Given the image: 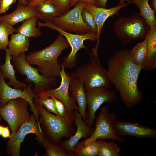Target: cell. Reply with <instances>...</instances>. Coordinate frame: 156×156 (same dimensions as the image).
Returning <instances> with one entry per match:
<instances>
[{
	"label": "cell",
	"mask_w": 156,
	"mask_h": 156,
	"mask_svg": "<svg viewBox=\"0 0 156 156\" xmlns=\"http://www.w3.org/2000/svg\"><path fill=\"white\" fill-rule=\"evenodd\" d=\"M107 65L109 80L125 106L131 108L140 103L143 97L137 82L143 67L133 62L130 50L122 49L115 52L108 59Z\"/></svg>",
	"instance_id": "cell-1"
},
{
	"label": "cell",
	"mask_w": 156,
	"mask_h": 156,
	"mask_svg": "<svg viewBox=\"0 0 156 156\" xmlns=\"http://www.w3.org/2000/svg\"><path fill=\"white\" fill-rule=\"evenodd\" d=\"M69 46L65 38L60 34L51 44L41 50L29 53L26 59L30 65L37 66L38 72L45 77L60 76L62 65L58 58Z\"/></svg>",
	"instance_id": "cell-2"
},
{
	"label": "cell",
	"mask_w": 156,
	"mask_h": 156,
	"mask_svg": "<svg viewBox=\"0 0 156 156\" xmlns=\"http://www.w3.org/2000/svg\"><path fill=\"white\" fill-rule=\"evenodd\" d=\"M34 103L39 114V122L45 139L53 144L60 146L62 139L69 138L75 133L74 124L60 118L47 111L35 98Z\"/></svg>",
	"instance_id": "cell-3"
},
{
	"label": "cell",
	"mask_w": 156,
	"mask_h": 156,
	"mask_svg": "<svg viewBox=\"0 0 156 156\" xmlns=\"http://www.w3.org/2000/svg\"><path fill=\"white\" fill-rule=\"evenodd\" d=\"M151 28L139 13L128 17H122L114 23L113 32L124 46L132 41L144 39Z\"/></svg>",
	"instance_id": "cell-4"
},
{
	"label": "cell",
	"mask_w": 156,
	"mask_h": 156,
	"mask_svg": "<svg viewBox=\"0 0 156 156\" xmlns=\"http://www.w3.org/2000/svg\"><path fill=\"white\" fill-rule=\"evenodd\" d=\"M90 61L78 68L71 75L84 83L85 91L96 88L112 87L107 70L102 66L98 57L92 58Z\"/></svg>",
	"instance_id": "cell-5"
},
{
	"label": "cell",
	"mask_w": 156,
	"mask_h": 156,
	"mask_svg": "<svg viewBox=\"0 0 156 156\" xmlns=\"http://www.w3.org/2000/svg\"><path fill=\"white\" fill-rule=\"evenodd\" d=\"M44 23L39 21L38 27H46L51 29L55 30L62 35L66 39L71 50L70 53L64 58L61 64L64 69L68 68L70 69L75 66L77 63V53L81 49H87L83 43L86 40L89 39L92 42L97 40V34L92 31L82 34H73L65 31L49 21H45Z\"/></svg>",
	"instance_id": "cell-6"
},
{
	"label": "cell",
	"mask_w": 156,
	"mask_h": 156,
	"mask_svg": "<svg viewBox=\"0 0 156 156\" xmlns=\"http://www.w3.org/2000/svg\"><path fill=\"white\" fill-rule=\"evenodd\" d=\"M26 55L23 53L18 56L12 57L11 59L16 69L23 75H25L26 81H31L35 86L32 91L35 94L54 89L57 81L55 77L48 78L38 73L37 68L31 66L26 59Z\"/></svg>",
	"instance_id": "cell-7"
},
{
	"label": "cell",
	"mask_w": 156,
	"mask_h": 156,
	"mask_svg": "<svg viewBox=\"0 0 156 156\" xmlns=\"http://www.w3.org/2000/svg\"><path fill=\"white\" fill-rule=\"evenodd\" d=\"M116 117L115 113L110 112L106 106L102 107L99 115L96 118L94 130L89 137L83 140L84 144L98 139L124 142L125 138L117 135L114 130V125Z\"/></svg>",
	"instance_id": "cell-8"
},
{
	"label": "cell",
	"mask_w": 156,
	"mask_h": 156,
	"mask_svg": "<svg viewBox=\"0 0 156 156\" xmlns=\"http://www.w3.org/2000/svg\"><path fill=\"white\" fill-rule=\"evenodd\" d=\"M29 133L35 134L38 143L41 145L44 136L34 114L30 115L29 119L20 126L18 131L10 134L6 142V152L7 155L20 156L21 144L26 136Z\"/></svg>",
	"instance_id": "cell-9"
},
{
	"label": "cell",
	"mask_w": 156,
	"mask_h": 156,
	"mask_svg": "<svg viewBox=\"0 0 156 156\" xmlns=\"http://www.w3.org/2000/svg\"><path fill=\"white\" fill-rule=\"evenodd\" d=\"M28 104L24 99L18 98L10 100L4 106L0 107V115L8 125L11 134L16 132L21 124L29 119Z\"/></svg>",
	"instance_id": "cell-10"
},
{
	"label": "cell",
	"mask_w": 156,
	"mask_h": 156,
	"mask_svg": "<svg viewBox=\"0 0 156 156\" xmlns=\"http://www.w3.org/2000/svg\"><path fill=\"white\" fill-rule=\"evenodd\" d=\"M85 4L84 2H78L73 8L56 17L51 22L68 32L82 34L91 31L82 17V12Z\"/></svg>",
	"instance_id": "cell-11"
},
{
	"label": "cell",
	"mask_w": 156,
	"mask_h": 156,
	"mask_svg": "<svg viewBox=\"0 0 156 156\" xmlns=\"http://www.w3.org/2000/svg\"><path fill=\"white\" fill-rule=\"evenodd\" d=\"M28 84L27 86L22 90V88H13L5 83L2 72L0 70V106L5 105L10 100L16 98H21L28 103L31 112L35 116L36 120L40 126L39 122V114L33 102L34 98L36 99L38 96L32 91V87L33 82L26 81Z\"/></svg>",
	"instance_id": "cell-12"
},
{
	"label": "cell",
	"mask_w": 156,
	"mask_h": 156,
	"mask_svg": "<svg viewBox=\"0 0 156 156\" xmlns=\"http://www.w3.org/2000/svg\"><path fill=\"white\" fill-rule=\"evenodd\" d=\"M88 109L85 113V122L93 126L96 118L95 113L102 105L105 102L113 103L116 101V92L108 90L107 88H96L86 92Z\"/></svg>",
	"instance_id": "cell-13"
},
{
	"label": "cell",
	"mask_w": 156,
	"mask_h": 156,
	"mask_svg": "<svg viewBox=\"0 0 156 156\" xmlns=\"http://www.w3.org/2000/svg\"><path fill=\"white\" fill-rule=\"evenodd\" d=\"M62 65L60 76L61 82L59 86L55 89L49 90L36 94L38 96L53 97L60 101L64 104L68 111L74 115L75 112H79V107L76 102L70 97L69 87L72 78L69 73H66Z\"/></svg>",
	"instance_id": "cell-14"
},
{
	"label": "cell",
	"mask_w": 156,
	"mask_h": 156,
	"mask_svg": "<svg viewBox=\"0 0 156 156\" xmlns=\"http://www.w3.org/2000/svg\"><path fill=\"white\" fill-rule=\"evenodd\" d=\"M114 130L118 136H129L139 139H153L156 137V129L137 123L116 121Z\"/></svg>",
	"instance_id": "cell-15"
},
{
	"label": "cell",
	"mask_w": 156,
	"mask_h": 156,
	"mask_svg": "<svg viewBox=\"0 0 156 156\" xmlns=\"http://www.w3.org/2000/svg\"><path fill=\"white\" fill-rule=\"evenodd\" d=\"M73 122L77 129L75 134L68 139L62 141L60 146L68 156H74V149L80 140H86L90 137L94 128L88 125L82 119L81 115L78 112H75Z\"/></svg>",
	"instance_id": "cell-16"
},
{
	"label": "cell",
	"mask_w": 156,
	"mask_h": 156,
	"mask_svg": "<svg viewBox=\"0 0 156 156\" xmlns=\"http://www.w3.org/2000/svg\"><path fill=\"white\" fill-rule=\"evenodd\" d=\"M131 3L128 2L124 5H118L115 7L107 9L98 7L88 3H85L84 8L90 12L93 16L97 28V44L92 49L94 55H98L97 51L99 42L100 36L103 25L106 20L117 13V12L123 7Z\"/></svg>",
	"instance_id": "cell-17"
},
{
	"label": "cell",
	"mask_w": 156,
	"mask_h": 156,
	"mask_svg": "<svg viewBox=\"0 0 156 156\" xmlns=\"http://www.w3.org/2000/svg\"><path fill=\"white\" fill-rule=\"evenodd\" d=\"M39 16L36 6L18 3L13 12L0 16V21L13 26L31 18L37 17L38 18Z\"/></svg>",
	"instance_id": "cell-18"
},
{
	"label": "cell",
	"mask_w": 156,
	"mask_h": 156,
	"mask_svg": "<svg viewBox=\"0 0 156 156\" xmlns=\"http://www.w3.org/2000/svg\"><path fill=\"white\" fill-rule=\"evenodd\" d=\"M69 91L70 97L77 103L79 112L81 115L83 121L85 122V113L87 103L84 83L78 79L72 77L70 82Z\"/></svg>",
	"instance_id": "cell-19"
},
{
	"label": "cell",
	"mask_w": 156,
	"mask_h": 156,
	"mask_svg": "<svg viewBox=\"0 0 156 156\" xmlns=\"http://www.w3.org/2000/svg\"><path fill=\"white\" fill-rule=\"evenodd\" d=\"M146 37L147 55L142 66L143 69L148 72L156 68V26L150 28Z\"/></svg>",
	"instance_id": "cell-20"
},
{
	"label": "cell",
	"mask_w": 156,
	"mask_h": 156,
	"mask_svg": "<svg viewBox=\"0 0 156 156\" xmlns=\"http://www.w3.org/2000/svg\"><path fill=\"white\" fill-rule=\"evenodd\" d=\"M5 59L4 63L0 65V70H1L3 78L8 79L9 81L7 84L13 86L16 89L23 88L26 87L27 84L23 82L18 81L15 77V71L14 70V66L11 63L12 57L10 51L7 48L5 50Z\"/></svg>",
	"instance_id": "cell-21"
},
{
	"label": "cell",
	"mask_w": 156,
	"mask_h": 156,
	"mask_svg": "<svg viewBox=\"0 0 156 156\" xmlns=\"http://www.w3.org/2000/svg\"><path fill=\"white\" fill-rule=\"evenodd\" d=\"M40 16L38 19L50 22L62 14L59 7L53 1L48 0L36 6Z\"/></svg>",
	"instance_id": "cell-22"
},
{
	"label": "cell",
	"mask_w": 156,
	"mask_h": 156,
	"mask_svg": "<svg viewBox=\"0 0 156 156\" xmlns=\"http://www.w3.org/2000/svg\"><path fill=\"white\" fill-rule=\"evenodd\" d=\"M30 45L29 38L19 33L11 34L8 49L12 57L27 51Z\"/></svg>",
	"instance_id": "cell-23"
},
{
	"label": "cell",
	"mask_w": 156,
	"mask_h": 156,
	"mask_svg": "<svg viewBox=\"0 0 156 156\" xmlns=\"http://www.w3.org/2000/svg\"><path fill=\"white\" fill-rule=\"evenodd\" d=\"M149 1L133 0V2L139 8L140 14L151 28L156 26V12L149 5Z\"/></svg>",
	"instance_id": "cell-24"
},
{
	"label": "cell",
	"mask_w": 156,
	"mask_h": 156,
	"mask_svg": "<svg viewBox=\"0 0 156 156\" xmlns=\"http://www.w3.org/2000/svg\"><path fill=\"white\" fill-rule=\"evenodd\" d=\"M38 18L34 17L23 21L17 29L16 32L20 33L28 38L31 37H39L42 34L40 27H36V22Z\"/></svg>",
	"instance_id": "cell-25"
},
{
	"label": "cell",
	"mask_w": 156,
	"mask_h": 156,
	"mask_svg": "<svg viewBox=\"0 0 156 156\" xmlns=\"http://www.w3.org/2000/svg\"><path fill=\"white\" fill-rule=\"evenodd\" d=\"M98 146L97 156H120V148L115 141L107 142L105 140H96Z\"/></svg>",
	"instance_id": "cell-26"
},
{
	"label": "cell",
	"mask_w": 156,
	"mask_h": 156,
	"mask_svg": "<svg viewBox=\"0 0 156 156\" xmlns=\"http://www.w3.org/2000/svg\"><path fill=\"white\" fill-rule=\"evenodd\" d=\"M130 51L133 62L137 65L142 66L147 55L146 37L142 41L136 44Z\"/></svg>",
	"instance_id": "cell-27"
},
{
	"label": "cell",
	"mask_w": 156,
	"mask_h": 156,
	"mask_svg": "<svg viewBox=\"0 0 156 156\" xmlns=\"http://www.w3.org/2000/svg\"><path fill=\"white\" fill-rule=\"evenodd\" d=\"M98 144L96 140L84 144L83 140L79 142L74 149V156H97Z\"/></svg>",
	"instance_id": "cell-28"
},
{
	"label": "cell",
	"mask_w": 156,
	"mask_h": 156,
	"mask_svg": "<svg viewBox=\"0 0 156 156\" xmlns=\"http://www.w3.org/2000/svg\"><path fill=\"white\" fill-rule=\"evenodd\" d=\"M17 29L4 22L0 21V50H5L7 48L10 35L16 32Z\"/></svg>",
	"instance_id": "cell-29"
},
{
	"label": "cell",
	"mask_w": 156,
	"mask_h": 156,
	"mask_svg": "<svg viewBox=\"0 0 156 156\" xmlns=\"http://www.w3.org/2000/svg\"><path fill=\"white\" fill-rule=\"evenodd\" d=\"M41 145L46 151L44 156H68L60 146L49 142L45 139Z\"/></svg>",
	"instance_id": "cell-30"
},
{
	"label": "cell",
	"mask_w": 156,
	"mask_h": 156,
	"mask_svg": "<svg viewBox=\"0 0 156 156\" xmlns=\"http://www.w3.org/2000/svg\"><path fill=\"white\" fill-rule=\"evenodd\" d=\"M57 116L60 118L66 121L73 122L74 116L71 114L67 110L63 103L59 99L54 98Z\"/></svg>",
	"instance_id": "cell-31"
},
{
	"label": "cell",
	"mask_w": 156,
	"mask_h": 156,
	"mask_svg": "<svg viewBox=\"0 0 156 156\" xmlns=\"http://www.w3.org/2000/svg\"><path fill=\"white\" fill-rule=\"evenodd\" d=\"M39 103L43 106H44L48 112L57 115L54 97L40 96H38L36 99Z\"/></svg>",
	"instance_id": "cell-32"
},
{
	"label": "cell",
	"mask_w": 156,
	"mask_h": 156,
	"mask_svg": "<svg viewBox=\"0 0 156 156\" xmlns=\"http://www.w3.org/2000/svg\"><path fill=\"white\" fill-rule=\"evenodd\" d=\"M82 15L84 22L91 31L97 34V26L94 17L92 14L84 8L82 11Z\"/></svg>",
	"instance_id": "cell-33"
},
{
	"label": "cell",
	"mask_w": 156,
	"mask_h": 156,
	"mask_svg": "<svg viewBox=\"0 0 156 156\" xmlns=\"http://www.w3.org/2000/svg\"><path fill=\"white\" fill-rule=\"evenodd\" d=\"M53 1L59 7L62 14L70 10V4L71 0H51Z\"/></svg>",
	"instance_id": "cell-34"
},
{
	"label": "cell",
	"mask_w": 156,
	"mask_h": 156,
	"mask_svg": "<svg viewBox=\"0 0 156 156\" xmlns=\"http://www.w3.org/2000/svg\"><path fill=\"white\" fill-rule=\"evenodd\" d=\"M16 0H2L0 6V15L5 13L10 6L16 2Z\"/></svg>",
	"instance_id": "cell-35"
},
{
	"label": "cell",
	"mask_w": 156,
	"mask_h": 156,
	"mask_svg": "<svg viewBox=\"0 0 156 156\" xmlns=\"http://www.w3.org/2000/svg\"><path fill=\"white\" fill-rule=\"evenodd\" d=\"M107 0H96L95 6L98 7L106 8V4ZM127 1L128 2L132 3L133 0H119V4L121 5H124L126 4L124 1Z\"/></svg>",
	"instance_id": "cell-36"
},
{
	"label": "cell",
	"mask_w": 156,
	"mask_h": 156,
	"mask_svg": "<svg viewBox=\"0 0 156 156\" xmlns=\"http://www.w3.org/2000/svg\"><path fill=\"white\" fill-rule=\"evenodd\" d=\"M96 0H71L70 4V7H72L75 5L79 1H82L85 3H88L94 5H95Z\"/></svg>",
	"instance_id": "cell-37"
},
{
	"label": "cell",
	"mask_w": 156,
	"mask_h": 156,
	"mask_svg": "<svg viewBox=\"0 0 156 156\" xmlns=\"http://www.w3.org/2000/svg\"><path fill=\"white\" fill-rule=\"evenodd\" d=\"M9 127H2L1 136L3 138H9L10 136Z\"/></svg>",
	"instance_id": "cell-38"
},
{
	"label": "cell",
	"mask_w": 156,
	"mask_h": 156,
	"mask_svg": "<svg viewBox=\"0 0 156 156\" xmlns=\"http://www.w3.org/2000/svg\"><path fill=\"white\" fill-rule=\"evenodd\" d=\"M48 0H31L29 4V5L36 6L43 2Z\"/></svg>",
	"instance_id": "cell-39"
},
{
	"label": "cell",
	"mask_w": 156,
	"mask_h": 156,
	"mask_svg": "<svg viewBox=\"0 0 156 156\" xmlns=\"http://www.w3.org/2000/svg\"><path fill=\"white\" fill-rule=\"evenodd\" d=\"M18 3L21 4L27 5H28L31 0H17Z\"/></svg>",
	"instance_id": "cell-40"
},
{
	"label": "cell",
	"mask_w": 156,
	"mask_h": 156,
	"mask_svg": "<svg viewBox=\"0 0 156 156\" xmlns=\"http://www.w3.org/2000/svg\"><path fill=\"white\" fill-rule=\"evenodd\" d=\"M151 7L156 12V0H151Z\"/></svg>",
	"instance_id": "cell-41"
},
{
	"label": "cell",
	"mask_w": 156,
	"mask_h": 156,
	"mask_svg": "<svg viewBox=\"0 0 156 156\" xmlns=\"http://www.w3.org/2000/svg\"><path fill=\"white\" fill-rule=\"evenodd\" d=\"M2 127L3 126L0 125V136L1 135Z\"/></svg>",
	"instance_id": "cell-42"
},
{
	"label": "cell",
	"mask_w": 156,
	"mask_h": 156,
	"mask_svg": "<svg viewBox=\"0 0 156 156\" xmlns=\"http://www.w3.org/2000/svg\"><path fill=\"white\" fill-rule=\"evenodd\" d=\"M2 118L0 115V122H1V121H2Z\"/></svg>",
	"instance_id": "cell-43"
},
{
	"label": "cell",
	"mask_w": 156,
	"mask_h": 156,
	"mask_svg": "<svg viewBox=\"0 0 156 156\" xmlns=\"http://www.w3.org/2000/svg\"><path fill=\"white\" fill-rule=\"evenodd\" d=\"M1 1H2V0H0V6L1 4Z\"/></svg>",
	"instance_id": "cell-44"
},
{
	"label": "cell",
	"mask_w": 156,
	"mask_h": 156,
	"mask_svg": "<svg viewBox=\"0 0 156 156\" xmlns=\"http://www.w3.org/2000/svg\"><path fill=\"white\" fill-rule=\"evenodd\" d=\"M0 155H1V152L0 151Z\"/></svg>",
	"instance_id": "cell-45"
}]
</instances>
